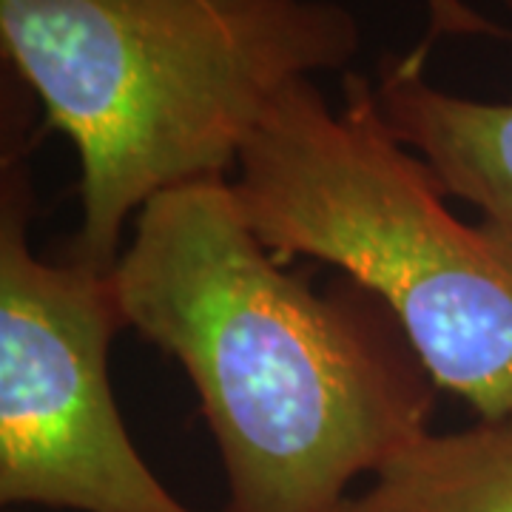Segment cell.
Returning <instances> with one entry per match:
<instances>
[{"instance_id": "obj_1", "label": "cell", "mask_w": 512, "mask_h": 512, "mask_svg": "<svg viewBox=\"0 0 512 512\" xmlns=\"http://www.w3.org/2000/svg\"><path fill=\"white\" fill-rule=\"evenodd\" d=\"M128 328L177 359L228 478L222 512H342L430 433L436 382L382 302L316 291L251 231L231 180L148 202L114 265Z\"/></svg>"}, {"instance_id": "obj_2", "label": "cell", "mask_w": 512, "mask_h": 512, "mask_svg": "<svg viewBox=\"0 0 512 512\" xmlns=\"http://www.w3.org/2000/svg\"><path fill=\"white\" fill-rule=\"evenodd\" d=\"M0 46L77 151L66 256L109 274L134 214L228 180L288 86L350 72L362 26L339 0H0Z\"/></svg>"}, {"instance_id": "obj_3", "label": "cell", "mask_w": 512, "mask_h": 512, "mask_svg": "<svg viewBox=\"0 0 512 512\" xmlns=\"http://www.w3.org/2000/svg\"><path fill=\"white\" fill-rule=\"evenodd\" d=\"M234 171L239 211L279 262L333 265L390 311L439 390L478 419L512 413V256L447 208L373 77L342 74L339 109L316 80L288 86Z\"/></svg>"}, {"instance_id": "obj_4", "label": "cell", "mask_w": 512, "mask_h": 512, "mask_svg": "<svg viewBox=\"0 0 512 512\" xmlns=\"http://www.w3.org/2000/svg\"><path fill=\"white\" fill-rule=\"evenodd\" d=\"M35 94L0 74V504L194 512L165 487L114 402L109 350L126 325L114 271L32 251Z\"/></svg>"}, {"instance_id": "obj_5", "label": "cell", "mask_w": 512, "mask_h": 512, "mask_svg": "<svg viewBox=\"0 0 512 512\" xmlns=\"http://www.w3.org/2000/svg\"><path fill=\"white\" fill-rule=\"evenodd\" d=\"M373 97L393 134L436 171L447 197L470 202L512 256V103L473 100L427 80V60L384 55Z\"/></svg>"}, {"instance_id": "obj_6", "label": "cell", "mask_w": 512, "mask_h": 512, "mask_svg": "<svg viewBox=\"0 0 512 512\" xmlns=\"http://www.w3.org/2000/svg\"><path fill=\"white\" fill-rule=\"evenodd\" d=\"M342 512H512V413L427 433Z\"/></svg>"}, {"instance_id": "obj_7", "label": "cell", "mask_w": 512, "mask_h": 512, "mask_svg": "<svg viewBox=\"0 0 512 512\" xmlns=\"http://www.w3.org/2000/svg\"><path fill=\"white\" fill-rule=\"evenodd\" d=\"M427 12H430V26L427 35L419 46H413L410 52L421 60H430V52L436 46V40L450 35H507L501 29H495L490 20H484L476 15L464 0H424ZM507 6V12H512V0H501Z\"/></svg>"}, {"instance_id": "obj_8", "label": "cell", "mask_w": 512, "mask_h": 512, "mask_svg": "<svg viewBox=\"0 0 512 512\" xmlns=\"http://www.w3.org/2000/svg\"><path fill=\"white\" fill-rule=\"evenodd\" d=\"M6 512H9V510H6Z\"/></svg>"}]
</instances>
